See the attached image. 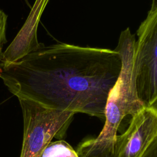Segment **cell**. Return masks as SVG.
<instances>
[{
  "label": "cell",
  "mask_w": 157,
  "mask_h": 157,
  "mask_svg": "<svg viewBox=\"0 0 157 157\" xmlns=\"http://www.w3.org/2000/svg\"><path fill=\"white\" fill-rule=\"evenodd\" d=\"M134 74L137 96L145 107H157V0L137 30Z\"/></svg>",
  "instance_id": "obj_3"
},
{
  "label": "cell",
  "mask_w": 157,
  "mask_h": 157,
  "mask_svg": "<svg viewBox=\"0 0 157 157\" xmlns=\"http://www.w3.org/2000/svg\"><path fill=\"white\" fill-rule=\"evenodd\" d=\"M40 157H79L71 145L64 140L51 141L42 151Z\"/></svg>",
  "instance_id": "obj_5"
},
{
  "label": "cell",
  "mask_w": 157,
  "mask_h": 157,
  "mask_svg": "<svg viewBox=\"0 0 157 157\" xmlns=\"http://www.w3.org/2000/svg\"><path fill=\"white\" fill-rule=\"evenodd\" d=\"M157 139V107H144L134 115L126 131L117 136L112 157H141Z\"/></svg>",
  "instance_id": "obj_4"
},
{
  "label": "cell",
  "mask_w": 157,
  "mask_h": 157,
  "mask_svg": "<svg viewBox=\"0 0 157 157\" xmlns=\"http://www.w3.org/2000/svg\"><path fill=\"white\" fill-rule=\"evenodd\" d=\"M121 66L114 50L43 44L17 61L1 63L0 78L18 99L104 118Z\"/></svg>",
  "instance_id": "obj_1"
},
{
  "label": "cell",
  "mask_w": 157,
  "mask_h": 157,
  "mask_svg": "<svg viewBox=\"0 0 157 157\" xmlns=\"http://www.w3.org/2000/svg\"><path fill=\"white\" fill-rule=\"evenodd\" d=\"M141 157H157V139L150 144Z\"/></svg>",
  "instance_id": "obj_7"
},
{
  "label": "cell",
  "mask_w": 157,
  "mask_h": 157,
  "mask_svg": "<svg viewBox=\"0 0 157 157\" xmlns=\"http://www.w3.org/2000/svg\"><path fill=\"white\" fill-rule=\"evenodd\" d=\"M7 15L0 9V66L3 58L4 53L2 48L4 45L7 42L6 26Z\"/></svg>",
  "instance_id": "obj_6"
},
{
  "label": "cell",
  "mask_w": 157,
  "mask_h": 157,
  "mask_svg": "<svg viewBox=\"0 0 157 157\" xmlns=\"http://www.w3.org/2000/svg\"><path fill=\"white\" fill-rule=\"evenodd\" d=\"M23 119L20 157H40L54 137H62L76 113L47 107L27 99H18Z\"/></svg>",
  "instance_id": "obj_2"
}]
</instances>
